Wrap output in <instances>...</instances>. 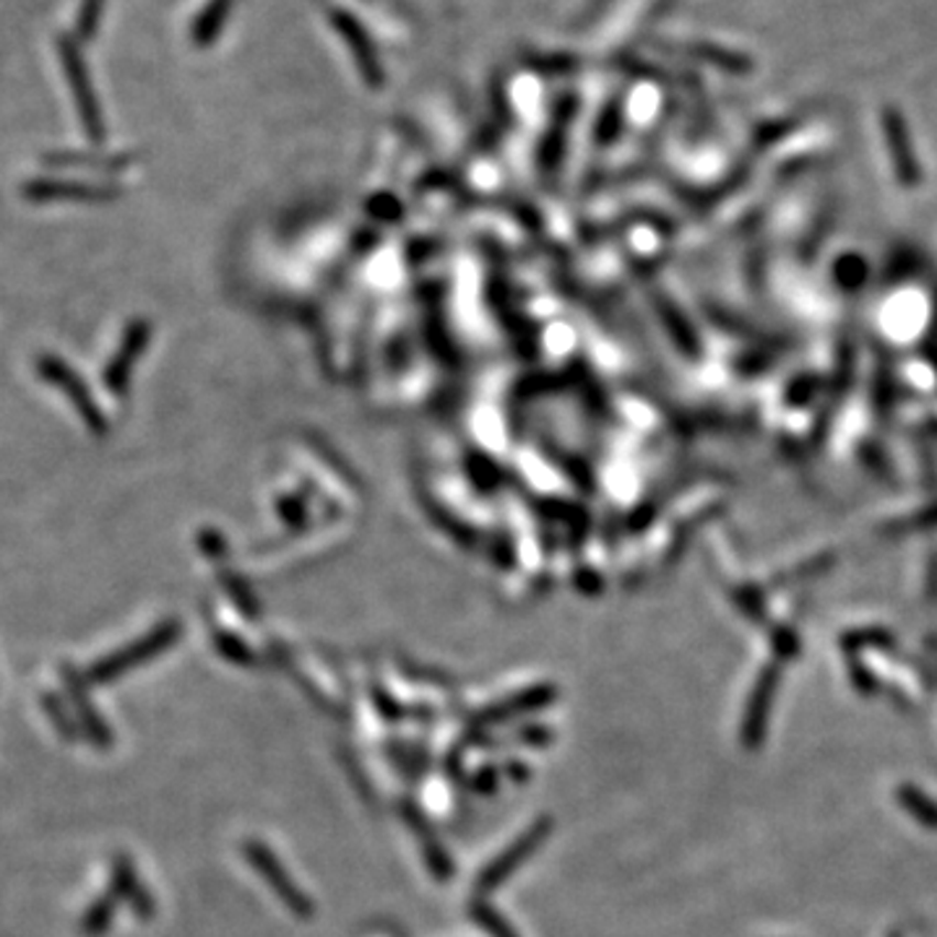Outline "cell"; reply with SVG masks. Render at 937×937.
<instances>
[{"mask_svg": "<svg viewBox=\"0 0 937 937\" xmlns=\"http://www.w3.org/2000/svg\"><path fill=\"white\" fill-rule=\"evenodd\" d=\"M898 803L904 810L912 815L914 820L922 822L925 828H937V803L933 797H927L919 786L914 784H901L896 792Z\"/></svg>", "mask_w": 937, "mask_h": 937, "instance_id": "obj_13", "label": "cell"}, {"mask_svg": "<svg viewBox=\"0 0 937 937\" xmlns=\"http://www.w3.org/2000/svg\"><path fill=\"white\" fill-rule=\"evenodd\" d=\"M331 26L336 32H339V37L345 40V45L349 53H352V58L357 63V70H360V76L364 78V84L368 87L378 89L383 84V66L381 58H378V50L375 42L370 37L368 30L360 24V19H355L352 13L334 9L331 11Z\"/></svg>", "mask_w": 937, "mask_h": 937, "instance_id": "obj_5", "label": "cell"}, {"mask_svg": "<svg viewBox=\"0 0 937 937\" xmlns=\"http://www.w3.org/2000/svg\"><path fill=\"white\" fill-rule=\"evenodd\" d=\"M146 339H149V326H144V324L128 326L123 345H120L118 355L112 357L110 364H107V368H105V375H102L105 378V385L112 393H123L126 391L128 375H131V368H133L135 357H139L141 349H144Z\"/></svg>", "mask_w": 937, "mask_h": 937, "instance_id": "obj_10", "label": "cell"}, {"mask_svg": "<svg viewBox=\"0 0 937 937\" xmlns=\"http://www.w3.org/2000/svg\"><path fill=\"white\" fill-rule=\"evenodd\" d=\"M235 9V0H209L201 11H198L196 21L190 26V42L196 47H211L217 37L225 30L227 19Z\"/></svg>", "mask_w": 937, "mask_h": 937, "instance_id": "obj_12", "label": "cell"}, {"mask_svg": "<svg viewBox=\"0 0 937 937\" xmlns=\"http://www.w3.org/2000/svg\"><path fill=\"white\" fill-rule=\"evenodd\" d=\"M21 196L32 204L50 201H105L116 196L110 185L81 183V181H61V177H34L21 185Z\"/></svg>", "mask_w": 937, "mask_h": 937, "instance_id": "obj_6", "label": "cell"}, {"mask_svg": "<svg viewBox=\"0 0 937 937\" xmlns=\"http://www.w3.org/2000/svg\"><path fill=\"white\" fill-rule=\"evenodd\" d=\"M40 704L42 708H45L50 724L55 727V732H58L66 742H74L78 737V721L74 717V708H70V704H66L58 693H45V696L40 698Z\"/></svg>", "mask_w": 937, "mask_h": 937, "instance_id": "obj_14", "label": "cell"}, {"mask_svg": "<svg viewBox=\"0 0 937 937\" xmlns=\"http://www.w3.org/2000/svg\"><path fill=\"white\" fill-rule=\"evenodd\" d=\"M107 0H81V9H78V19H76V34L81 40H91L95 37L99 19H102Z\"/></svg>", "mask_w": 937, "mask_h": 937, "instance_id": "obj_17", "label": "cell"}, {"mask_svg": "<svg viewBox=\"0 0 937 937\" xmlns=\"http://www.w3.org/2000/svg\"><path fill=\"white\" fill-rule=\"evenodd\" d=\"M175 639H177L175 622H162L156 631L144 635V639L133 641L131 646L112 651V654H107V656H102V660H97L87 669V675H84V677H87V683H91V685L112 683V679H118L120 675H126V672L135 669L139 664L154 660V656L162 654L164 649L173 646Z\"/></svg>", "mask_w": 937, "mask_h": 937, "instance_id": "obj_1", "label": "cell"}, {"mask_svg": "<svg viewBox=\"0 0 937 937\" xmlns=\"http://www.w3.org/2000/svg\"><path fill=\"white\" fill-rule=\"evenodd\" d=\"M475 917H477V922H482V925L488 927L490 933L495 935V937H516V935L511 933V927H508L505 922L500 919V917H495V914H492L488 906H479V908H475Z\"/></svg>", "mask_w": 937, "mask_h": 937, "instance_id": "obj_18", "label": "cell"}, {"mask_svg": "<svg viewBox=\"0 0 937 937\" xmlns=\"http://www.w3.org/2000/svg\"><path fill=\"white\" fill-rule=\"evenodd\" d=\"M547 831H549V820L534 822V826L529 828L519 841H513L511 847L505 849V854H500L495 862L488 864V870H484L477 880V891L488 893L492 889H498L500 883H505L508 875H511L521 862H526L529 854H532V851L547 839Z\"/></svg>", "mask_w": 937, "mask_h": 937, "instance_id": "obj_7", "label": "cell"}, {"mask_svg": "<svg viewBox=\"0 0 937 937\" xmlns=\"http://www.w3.org/2000/svg\"><path fill=\"white\" fill-rule=\"evenodd\" d=\"M58 55H61V66L63 70H66L70 95H74L76 112L78 118H81L84 131H87L91 141H102L107 135L105 118H102V110H99L95 87H91L87 63H84L81 58V50H78V45L70 37H58Z\"/></svg>", "mask_w": 937, "mask_h": 937, "instance_id": "obj_2", "label": "cell"}, {"mask_svg": "<svg viewBox=\"0 0 937 937\" xmlns=\"http://www.w3.org/2000/svg\"><path fill=\"white\" fill-rule=\"evenodd\" d=\"M61 679H63V688H66L68 704L74 708V717L78 721V727H81V732L91 745L99 750H107L112 745V729L107 724V719L102 713L97 711L95 700H91L89 690H87V677L78 675V672L66 664V667L61 669Z\"/></svg>", "mask_w": 937, "mask_h": 937, "instance_id": "obj_4", "label": "cell"}, {"mask_svg": "<svg viewBox=\"0 0 937 937\" xmlns=\"http://www.w3.org/2000/svg\"><path fill=\"white\" fill-rule=\"evenodd\" d=\"M116 893H107V896H99L95 904L87 908V914H84L81 919V933L87 937H99L105 935L107 929L112 925V917H116Z\"/></svg>", "mask_w": 937, "mask_h": 937, "instance_id": "obj_15", "label": "cell"}, {"mask_svg": "<svg viewBox=\"0 0 937 937\" xmlns=\"http://www.w3.org/2000/svg\"><path fill=\"white\" fill-rule=\"evenodd\" d=\"M112 893H116L118 898H126L141 919L152 917L154 901L152 896H149L144 885L139 883V878H135V870L128 857H116V862H112Z\"/></svg>", "mask_w": 937, "mask_h": 937, "instance_id": "obj_11", "label": "cell"}, {"mask_svg": "<svg viewBox=\"0 0 937 937\" xmlns=\"http://www.w3.org/2000/svg\"><path fill=\"white\" fill-rule=\"evenodd\" d=\"M889 937H901V933H891Z\"/></svg>", "mask_w": 937, "mask_h": 937, "instance_id": "obj_19", "label": "cell"}, {"mask_svg": "<svg viewBox=\"0 0 937 937\" xmlns=\"http://www.w3.org/2000/svg\"><path fill=\"white\" fill-rule=\"evenodd\" d=\"M42 160H45L47 167H87V170H112V167H118V164H123V160H116V156L110 160V156L70 154V152L45 154Z\"/></svg>", "mask_w": 937, "mask_h": 937, "instance_id": "obj_16", "label": "cell"}, {"mask_svg": "<svg viewBox=\"0 0 937 937\" xmlns=\"http://www.w3.org/2000/svg\"><path fill=\"white\" fill-rule=\"evenodd\" d=\"M776 672H765V675L758 679L753 698H750L745 719H742V742H745V748L755 750L763 742L765 737V727H769V717H771V704H774V693H776Z\"/></svg>", "mask_w": 937, "mask_h": 937, "instance_id": "obj_9", "label": "cell"}, {"mask_svg": "<svg viewBox=\"0 0 937 937\" xmlns=\"http://www.w3.org/2000/svg\"><path fill=\"white\" fill-rule=\"evenodd\" d=\"M34 370H37L40 381H45L53 385V389H58L63 396L76 406V412L81 414V420L87 422L91 433L102 435L107 431V420L105 414L99 412L95 399H91L89 385L81 381V375H78L66 360H61V357L55 355H40L37 360H34Z\"/></svg>", "mask_w": 937, "mask_h": 937, "instance_id": "obj_3", "label": "cell"}, {"mask_svg": "<svg viewBox=\"0 0 937 937\" xmlns=\"http://www.w3.org/2000/svg\"><path fill=\"white\" fill-rule=\"evenodd\" d=\"M246 857H248V862L261 872L263 880H266L271 889L276 891V896L292 908V912H297L299 917H307V914H310V908H313L310 901H307L305 893L299 891L295 883H292V880L287 878V872H284L282 864L276 862V857L271 854L266 847H261L259 841H250V843H246Z\"/></svg>", "mask_w": 937, "mask_h": 937, "instance_id": "obj_8", "label": "cell"}]
</instances>
